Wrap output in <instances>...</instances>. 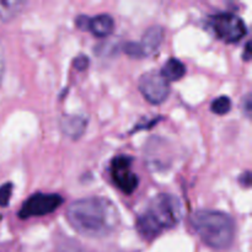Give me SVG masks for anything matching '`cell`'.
Here are the masks:
<instances>
[{"mask_svg": "<svg viewBox=\"0 0 252 252\" xmlns=\"http://www.w3.org/2000/svg\"><path fill=\"white\" fill-rule=\"evenodd\" d=\"M71 228L88 238H103L112 233L120 223V213L110 199L88 197L73 202L66 211Z\"/></svg>", "mask_w": 252, "mask_h": 252, "instance_id": "obj_1", "label": "cell"}, {"mask_svg": "<svg viewBox=\"0 0 252 252\" xmlns=\"http://www.w3.org/2000/svg\"><path fill=\"white\" fill-rule=\"evenodd\" d=\"M184 216V207L176 196L161 193L154 197L148 208L137 220V230L144 239H154L164 230L179 224Z\"/></svg>", "mask_w": 252, "mask_h": 252, "instance_id": "obj_2", "label": "cell"}, {"mask_svg": "<svg viewBox=\"0 0 252 252\" xmlns=\"http://www.w3.org/2000/svg\"><path fill=\"white\" fill-rule=\"evenodd\" d=\"M191 225L204 244L217 250L228 249L235 236V223L229 214L199 209L191 216Z\"/></svg>", "mask_w": 252, "mask_h": 252, "instance_id": "obj_3", "label": "cell"}, {"mask_svg": "<svg viewBox=\"0 0 252 252\" xmlns=\"http://www.w3.org/2000/svg\"><path fill=\"white\" fill-rule=\"evenodd\" d=\"M214 33L226 43H235L248 32L244 20L233 12H219L209 19Z\"/></svg>", "mask_w": 252, "mask_h": 252, "instance_id": "obj_4", "label": "cell"}, {"mask_svg": "<svg viewBox=\"0 0 252 252\" xmlns=\"http://www.w3.org/2000/svg\"><path fill=\"white\" fill-rule=\"evenodd\" d=\"M64 199L57 193H36L30 197L19 212L21 219H29L31 217H43L53 213L63 204Z\"/></svg>", "mask_w": 252, "mask_h": 252, "instance_id": "obj_5", "label": "cell"}, {"mask_svg": "<svg viewBox=\"0 0 252 252\" xmlns=\"http://www.w3.org/2000/svg\"><path fill=\"white\" fill-rule=\"evenodd\" d=\"M133 158L128 155H118L111 162V176L116 186L126 194H130L137 189L139 179L132 171Z\"/></svg>", "mask_w": 252, "mask_h": 252, "instance_id": "obj_6", "label": "cell"}, {"mask_svg": "<svg viewBox=\"0 0 252 252\" xmlns=\"http://www.w3.org/2000/svg\"><path fill=\"white\" fill-rule=\"evenodd\" d=\"M139 91L148 102L162 103L170 94V84L160 71H148L139 79Z\"/></svg>", "mask_w": 252, "mask_h": 252, "instance_id": "obj_7", "label": "cell"}, {"mask_svg": "<svg viewBox=\"0 0 252 252\" xmlns=\"http://www.w3.org/2000/svg\"><path fill=\"white\" fill-rule=\"evenodd\" d=\"M164 36L165 31L161 26H152L144 32L140 42H128L123 46V51L134 58L152 56L161 46Z\"/></svg>", "mask_w": 252, "mask_h": 252, "instance_id": "obj_8", "label": "cell"}, {"mask_svg": "<svg viewBox=\"0 0 252 252\" xmlns=\"http://www.w3.org/2000/svg\"><path fill=\"white\" fill-rule=\"evenodd\" d=\"M75 22L79 29L84 30V31H90L98 38H105V37L110 36L115 30V20L108 14L96 15L94 17L81 15V16L76 17Z\"/></svg>", "mask_w": 252, "mask_h": 252, "instance_id": "obj_9", "label": "cell"}, {"mask_svg": "<svg viewBox=\"0 0 252 252\" xmlns=\"http://www.w3.org/2000/svg\"><path fill=\"white\" fill-rule=\"evenodd\" d=\"M88 121L83 116H64L61 120V129L66 137L79 139L86 129Z\"/></svg>", "mask_w": 252, "mask_h": 252, "instance_id": "obj_10", "label": "cell"}, {"mask_svg": "<svg viewBox=\"0 0 252 252\" xmlns=\"http://www.w3.org/2000/svg\"><path fill=\"white\" fill-rule=\"evenodd\" d=\"M160 73L167 81H177L186 74V66L177 58H170Z\"/></svg>", "mask_w": 252, "mask_h": 252, "instance_id": "obj_11", "label": "cell"}, {"mask_svg": "<svg viewBox=\"0 0 252 252\" xmlns=\"http://www.w3.org/2000/svg\"><path fill=\"white\" fill-rule=\"evenodd\" d=\"M26 6L22 0H0V19L2 21H11Z\"/></svg>", "mask_w": 252, "mask_h": 252, "instance_id": "obj_12", "label": "cell"}, {"mask_svg": "<svg viewBox=\"0 0 252 252\" xmlns=\"http://www.w3.org/2000/svg\"><path fill=\"white\" fill-rule=\"evenodd\" d=\"M212 112L216 113V115L224 116L228 112H230L231 110V100L228 96H219L216 100L212 102L211 105Z\"/></svg>", "mask_w": 252, "mask_h": 252, "instance_id": "obj_13", "label": "cell"}, {"mask_svg": "<svg viewBox=\"0 0 252 252\" xmlns=\"http://www.w3.org/2000/svg\"><path fill=\"white\" fill-rule=\"evenodd\" d=\"M12 194V184L7 182L0 186V207L5 208V207L9 206L10 198H11Z\"/></svg>", "mask_w": 252, "mask_h": 252, "instance_id": "obj_14", "label": "cell"}, {"mask_svg": "<svg viewBox=\"0 0 252 252\" xmlns=\"http://www.w3.org/2000/svg\"><path fill=\"white\" fill-rule=\"evenodd\" d=\"M241 107H243V112L245 113L246 117H251V110H252V100H251V94L248 93L243 97V102H241Z\"/></svg>", "mask_w": 252, "mask_h": 252, "instance_id": "obj_15", "label": "cell"}, {"mask_svg": "<svg viewBox=\"0 0 252 252\" xmlns=\"http://www.w3.org/2000/svg\"><path fill=\"white\" fill-rule=\"evenodd\" d=\"M74 64H75V66L79 69V70H84V69L88 68V65H89L88 57H85V56L76 57L75 61H74Z\"/></svg>", "mask_w": 252, "mask_h": 252, "instance_id": "obj_16", "label": "cell"}, {"mask_svg": "<svg viewBox=\"0 0 252 252\" xmlns=\"http://www.w3.org/2000/svg\"><path fill=\"white\" fill-rule=\"evenodd\" d=\"M4 71H5V52H4V47H2V44L0 43V84H1L2 81Z\"/></svg>", "mask_w": 252, "mask_h": 252, "instance_id": "obj_17", "label": "cell"}, {"mask_svg": "<svg viewBox=\"0 0 252 252\" xmlns=\"http://www.w3.org/2000/svg\"><path fill=\"white\" fill-rule=\"evenodd\" d=\"M240 182H241V185H243V186H245V187H249V186H250V184H251L250 172L246 171V172H245V175H244V176H241V177H240Z\"/></svg>", "mask_w": 252, "mask_h": 252, "instance_id": "obj_18", "label": "cell"}, {"mask_svg": "<svg viewBox=\"0 0 252 252\" xmlns=\"http://www.w3.org/2000/svg\"><path fill=\"white\" fill-rule=\"evenodd\" d=\"M243 58L245 59L246 62H249V61H250V58H251L250 42H248V43H246V47H245V52H244V54H243Z\"/></svg>", "mask_w": 252, "mask_h": 252, "instance_id": "obj_19", "label": "cell"}]
</instances>
